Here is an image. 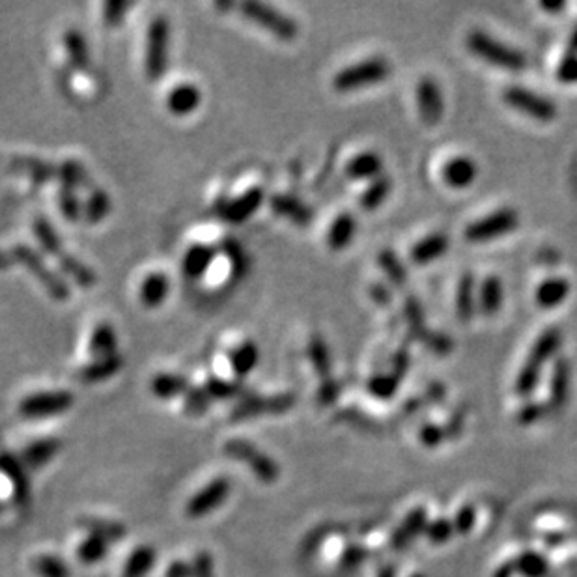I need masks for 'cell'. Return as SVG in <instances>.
I'll list each match as a JSON object with an SVG mask.
<instances>
[{
  "label": "cell",
  "instance_id": "cell-36",
  "mask_svg": "<svg viewBox=\"0 0 577 577\" xmlns=\"http://www.w3.org/2000/svg\"><path fill=\"white\" fill-rule=\"evenodd\" d=\"M309 358H311V363H312V366H314V370L318 372V374L324 380H329V374H331L329 348H327V344L324 341H321L319 336L311 338Z\"/></svg>",
  "mask_w": 577,
  "mask_h": 577
},
{
  "label": "cell",
  "instance_id": "cell-40",
  "mask_svg": "<svg viewBox=\"0 0 577 577\" xmlns=\"http://www.w3.org/2000/svg\"><path fill=\"white\" fill-rule=\"evenodd\" d=\"M405 318H407V321H410V327H412L413 335L422 341V336L428 333V329H427V326H424V312H422L420 303L415 297H410L405 301Z\"/></svg>",
  "mask_w": 577,
  "mask_h": 577
},
{
  "label": "cell",
  "instance_id": "cell-48",
  "mask_svg": "<svg viewBox=\"0 0 577 577\" xmlns=\"http://www.w3.org/2000/svg\"><path fill=\"white\" fill-rule=\"evenodd\" d=\"M129 8V4L126 3H107L105 4V23L114 27L118 23H122L124 19V12Z\"/></svg>",
  "mask_w": 577,
  "mask_h": 577
},
{
  "label": "cell",
  "instance_id": "cell-28",
  "mask_svg": "<svg viewBox=\"0 0 577 577\" xmlns=\"http://www.w3.org/2000/svg\"><path fill=\"white\" fill-rule=\"evenodd\" d=\"M156 563V550L151 546L135 548L124 566V577H144Z\"/></svg>",
  "mask_w": 577,
  "mask_h": 577
},
{
  "label": "cell",
  "instance_id": "cell-29",
  "mask_svg": "<svg viewBox=\"0 0 577 577\" xmlns=\"http://www.w3.org/2000/svg\"><path fill=\"white\" fill-rule=\"evenodd\" d=\"M390 191H393V180L389 176H380L376 180H372L365 193L361 195V208L366 212H374L378 210L381 204L389 198Z\"/></svg>",
  "mask_w": 577,
  "mask_h": 577
},
{
  "label": "cell",
  "instance_id": "cell-10",
  "mask_svg": "<svg viewBox=\"0 0 577 577\" xmlns=\"http://www.w3.org/2000/svg\"><path fill=\"white\" fill-rule=\"evenodd\" d=\"M415 96H417V107L422 122L427 126H437L445 112L443 94H441L437 81L432 77L420 79V82L417 84Z\"/></svg>",
  "mask_w": 577,
  "mask_h": 577
},
{
  "label": "cell",
  "instance_id": "cell-7",
  "mask_svg": "<svg viewBox=\"0 0 577 577\" xmlns=\"http://www.w3.org/2000/svg\"><path fill=\"white\" fill-rule=\"evenodd\" d=\"M168 58V21L158 17L148 28L146 40V77L158 81L166 70Z\"/></svg>",
  "mask_w": 577,
  "mask_h": 577
},
{
  "label": "cell",
  "instance_id": "cell-35",
  "mask_svg": "<svg viewBox=\"0 0 577 577\" xmlns=\"http://www.w3.org/2000/svg\"><path fill=\"white\" fill-rule=\"evenodd\" d=\"M57 450H58L57 441H50V439L38 441V443H34L25 449L21 460L28 467H40V465H45L50 458L57 454Z\"/></svg>",
  "mask_w": 577,
  "mask_h": 577
},
{
  "label": "cell",
  "instance_id": "cell-18",
  "mask_svg": "<svg viewBox=\"0 0 577 577\" xmlns=\"http://www.w3.org/2000/svg\"><path fill=\"white\" fill-rule=\"evenodd\" d=\"M200 90L195 84H180L166 97V107L174 116H188L195 112L200 105Z\"/></svg>",
  "mask_w": 577,
  "mask_h": 577
},
{
  "label": "cell",
  "instance_id": "cell-4",
  "mask_svg": "<svg viewBox=\"0 0 577 577\" xmlns=\"http://www.w3.org/2000/svg\"><path fill=\"white\" fill-rule=\"evenodd\" d=\"M519 227V215L514 208H503L465 227L464 235L469 243H488L496 237L514 232Z\"/></svg>",
  "mask_w": 577,
  "mask_h": 577
},
{
  "label": "cell",
  "instance_id": "cell-23",
  "mask_svg": "<svg viewBox=\"0 0 577 577\" xmlns=\"http://www.w3.org/2000/svg\"><path fill=\"white\" fill-rule=\"evenodd\" d=\"M262 200H264L262 189L254 188V189L247 191L243 196L230 202L225 208V217L228 220H234V223H240V220H245L247 217H250L254 212L258 210Z\"/></svg>",
  "mask_w": 577,
  "mask_h": 577
},
{
  "label": "cell",
  "instance_id": "cell-21",
  "mask_svg": "<svg viewBox=\"0 0 577 577\" xmlns=\"http://www.w3.org/2000/svg\"><path fill=\"white\" fill-rule=\"evenodd\" d=\"M479 307L486 316H496L503 307V282L499 277L489 275L482 281L479 292Z\"/></svg>",
  "mask_w": 577,
  "mask_h": 577
},
{
  "label": "cell",
  "instance_id": "cell-15",
  "mask_svg": "<svg viewBox=\"0 0 577 577\" xmlns=\"http://www.w3.org/2000/svg\"><path fill=\"white\" fill-rule=\"evenodd\" d=\"M570 281L565 277H550L542 281L535 292V299L540 309H557L570 296Z\"/></svg>",
  "mask_w": 577,
  "mask_h": 577
},
{
  "label": "cell",
  "instance_id": "cell-46",
  "mask_svg": "<svg viewBox=\"0 0 577 577\" xmlns=\"http://www.w3.org/2000/svg\"><path fill=\"white\" fill-rule=\"evenodd\" d=\"M109 210V200L105 196V193H96L88 204V217L92 220H99L101 217H104Z\"/></svg>",
  "mask_w": 577,
  "mask_h": 577
},
{
  "label": "cell",
  "instance_id": "cell-42",
  "mask_svg": "<svg viewBox=\"0 0 577 577\" xmlns=\"http://www.w3.org/2000/svg\"><path fill=\"white\" fill-rule=\"evenodd\" d=\"M398 376L393 374H381V376H374L368 383V389L372 395H376L380 398H389L395 395V390L398 387Z\"/></svg>",
  "mask_w": 577,
  "mask_h": 577
},
{
  "label": "cell",
  "instance_id": "cell-13",
  "mask_svg": "<svg viewBox=\"0 0 577 577\" xmlns=\"http://www.w3.org/2000/svg\"><path fill=\"white\" fill-rule=\"evenodd\" d=\"M292 404H294L292 395H279V396H269V398L252 396L235 407L234 417L245 419V417L260 415V413H282L286 410H290Z\"/></svg>",
  "mask_w": 577,
  "mask_h": 577
},
{
  "label": "cell",
  "instance_id": "cell-6",
  "mask_svg": "<svg viewBox=\"0 0 577 577\" xmlns=\"http://www.w3.org/2000/svg\"><path fill=\"white\" fill-rule=\"evenodd\" d=\"M232 484L227 477H219L200 488L196 494L185 503V516L189 519H200L215 512L219 506H223L230 497Z\"/></svg>",
  "mask_w": 577,
  "mask_h": 577
},
{
  "label": "cell",
  "instance_id": "cell-26",
  "mask_svg": "<svg viewBox=\"0 0 577 577\" xmlns=\"http://www.w3.org/2000/svg\"><path fill=\"white\" fill-rule=\"evenodd\" d=\"M109 542L94 533H87L77 544V558L82 565H96L107 555Z\"/></svg>",
  "mask_w": 577,
  "mask_h": 577
},
{
  "label": "cell",
  "instance_id": "cell-1",
  "mask_svg": "<svg viewBox=\"0 0 577 577\" xmlns=\"http://www.w3.org/2000/svg\"><path fill=\"white\" fill-rule=\"evenodd\" d=\"M467 49L474 57L508 72H521L527 67V58L518 49L504 45L482 30H473L467 36Z\"/></svg>",
  "mask_w": 577,
  "mask_h": 577
},
{
  "label": "cell",
  "instance_id": "cell-20",
  "mask_svg": "<svg viewBox=\"0 0 577 577\" xmlns=\"http://www.w3.org/2000/svg\"><path fill=\"white\" fill-rule=\"evenodd\" d=\"M168 290H171V281L165 273H151L144 279L141 286V301L144 307L156 309L166 299Z\"/></svg>",
  "mask_w": 577,
  "mask_h": 577
},
{
  "label": "cell",
  "instance_id": "cell-14",
  "mask_svg": "<svg viewBox=\"0 0 577 577\" xmlns=\"http://www.w3.org/2000/svg\"><path fill=\"white\" fill-rule=\"evenodd\" d=\"M450 242L449 235L445 234H430L427 237H422L420 242H417L412 250H410V260L417 265H427L435 260H439L443 254L449 250Z\"/></svg>",
  "mask_w": 577,
  "mask_h": 577
},
{
  "label": "cell",
  "instance_id": "cell-51",
  "mask_svg": "<svg viewBox=\"0 0 577 577\" xmlns=\"http://www.w3.org/2000/svg\"><path fill=\"white\" fill-rule=\"evenodd\" d=\"M370 294H372V297H374V299H376V301H380V303H389V299H390V294H389V290H387L385 286H381V284L372 286Z\"/></svg>",
  "mask_w": 577,
  "mask_h": 577
},
{
  "label": "cell",
  "instance_id": "cell-19",
  "mask_svg": "<svg viewBox=\"0 0 577 577\" xmlns=\"http://www.w3.org/2000/svg\"><path fill=\"white\" fill-rule=\"evenodd\" d=\"M358 232V220L351 213H341L335 220L327 232V245L333 250H342L346 249L355 237Z\"/></svg>",
  "mask_w": 577,
  "mask_h": 577
},
{
  "label": "cell",
  "instance_id": "cell-2",
  "mask_svg": "<svg viewBox=\"0 0 577 577\" xmlns=\"http://www.w3.org/2000/svg\"><path fill=\"white\" fill-rule=\"evenodd\" d=\"M390 73V65L385 58H368L365 62L348 65L346 70L338 72L333 79V87L336 92H353L370 84H378L385 81Z\"/></svg>",
  "mask_w": 577,
  "mask_h": 577
},
{
  "label": "cell",
  "instance_id": "cell-27",
  "mask_svg": "<svg viewBox=\"0 0 577 577\" xmlns=\"http://www.w3.org/2000/svg\"><path fill=\"white\" fill-rule=\"evenodd\" d=\"M271 206H273V210L288 219H292L296 220V223L299 225H307L311 223V219H312V212L304 206V204L294 196H286V195H279L275 196L273 200H271Z\"/></svg>",
  "mask_w": 577,
  "mask_h": 577
},
{
  "label": "cell",
  "instance_id": "cell-31",
  "mask_svg": "<svg viewBox=\"0 0 577 577\" xmlns=\"http://www.w3.org/2000/svg\"><path fill=\"white\" fill-rule=\"evenodd\" d=\"M570 387V363L566 359H557L550 381V396L555 405H563L568 398Z\"/></svg>",
  "mask_w": 577,
  "mask_h": 577
},
{
  "label": "cell",
  "instance_id": "cell-49",
  "mask_svg": "<svg viewBox=\"0 0 577 577\" xmlns=\"http://www.w3.org/2000/svg\"><path fill=\"white\" fill-rule=\"evenodd\" d=\"M165 577H191V565L183 561H173L168 565Z\"/></svg>",
  "mask_w": 577,
  "mask_h": 577
},
{
  "label": "cell",
  "instance_id": "cell-54",
  "mask_svg": "<svg viewBox=\"0 0 577 577\" xmlns=\"http://www.w3.org/2000/svg\"><path fill=\"white\" fill-rule=\"evenodd\" d=\"M570 50L572 53H577V27L573 28L572 36H570Z\"/></svg>",
  "mask_w": 577,
  "mask_h": 577
},
{
  "label": "cell",
  "instance_id": "cell-25",
  "mask_svg": "<svg viewBox=\"0 0 577 577\" xmlns=\"http://www.w3.org/2000/svg\"><path fill=\"white\" fill-rule=\"evenodd\" d=\"M122 366V358L120 355H111V358H104V359H96L94 363L87 365L84 366L81 372H79V378L84 380V381H90V383H96V381H101V380H107L111 378L112 374H116L118 370H120Z\"/></svg>",
  "mask_w": 577,
  "mask_h": 577
},
{
  "label": "cell",
  "instance_id": "cell-45",
  "mask_svg": "<svg viewBox=\"0 0 577 577\" xmlns=\"http://www.w3.org/2000/svg\"><path fill=\"white\" fill-rule=\"evenodd\" d=\"M191 577H213V561L210 553H198L191 563Z\"/></svg>",
  "mask_w": 577,
  "mask_h": 577
},
{
  "label": "cell",
  "instance_id": "cell-24",
  "mask_svg": "<svg viewBox=\"0 0 577 577\" xmlns=\"http://www.w3.org/2000/svg\"><path fill=\"white\" fill-rule=\"evenodd\" d=\"M213 249L206 245H195L188 250L183 258V273L189 279H196L206 273L208 267L213 262Z\"/></svg>",
  "mask_w": 577,
  "mask_h": 577
},
{
  "label": "cell",
  "instance_id": "cell-12",
  "mask_svg": "<svg viewBox=\"0 0 577 577\" xmlns=\"http://www.w3.org/2000/svg\"><path fill=\"white\" fill-rule=\"evenodd\" d=\"M561 344H563V331L555 326L548 327L536 338V342L533 344L525 365H529L542 372V366L555 358V353L558 351V348H561Z\"/></svg>",
  "mask_w": 577,
  "mask_h": 577
},
{
  "label": "cell",
  "instance_id": "cell-47",
  "mask_svg": "<svg viewBox=\"0 0 577 577\" xmlns=\"http://www.w3.org/2000/svg\"><path fill=\"white\" fill-rule=\"evenodd\" d=\"M422 342L427 344L430 350L439 351V353H445L450 350V338L445 335H439V333H427L422 336Z\"/></svg>",
  "mask_w": 577,
  "mask_h": 577
},
{
  "label": "cell",
  "instance_id": "cell-43",
  "mask_svg": "<svg viewBox=\"0 0 577 577\" xmlns=\"http://www.w3.org/2000/svg\"><path fill=\"white\" fill-rule=\"evenodd\" d=\"M557 79L565 84L577 82V53H570L563 57V60L557 65Z\"/></svg>",
  "mask_w": 577,
  "mask_h": 577
},
{
  "label": "cell",
  "instance_id": "cell-17",
  "mask_svg": "<svg viewBox=\"0 0 577 577\" xmlns=\"http://www.w3.org/2000/svg\"><path fill=\"white\" fill-rule=\"evenodd\" d=\"M383 171V159L376 151H365L355 156L346 165V176L351 180H376Z\"/></svg>",
  "mask_w": 577,
  "mask_h": 577
},
{
  "label": "cell",
  "instance_id": "cell-8",
  "mask_svg": "<svg viewBox=\"0 0 577 577\" xmlns=\"http://www.w3.org/2000/svg\"><path fill=\"white\" fill-rule=\"evenodd\" d=\"M242 12L247 19L264 27L281 40H294L299 32L297 25L290 19V17H286L284 13L273 10L271 6L260 3H247L242 4Z\"/></svg>",
  "mask_w": 577,
  "mask_h": 577
},
{
  "label": "cell",
  "instance_id": "cell-11",
  "mask_svg": "<svg viewBox=\"0 0 577 577\" xmlns=\"http://www.w3.org/2000/svg\"><path fill=\"white\" fill-rule=\"evenodd\" d=\"M479 176V166L467 156H456L441 168V178L452 189H467Z\"/></svg>",
  "mask_w": 577,
  "mask_h": 577
},
{
  "label": "cell",
  "instance_id": "cell-5",
  "mask_svg": "<svg viewBox=\"0 0 577 577\" xmlns=\"http://www.w3.org/2000/svg\"><path fill=\"white\" fill-rule=\"evenodd\" d=\"M225 452L234 458V460L243 462L254 477H257L264 484H273L279 479V467L275 462L271 460L269 456L262 454L257 447L249 445L247 441L242 439H232L225 445Z\"/></svg>",
  "mask_w": 577,
  "mask_h": 577
},
{
  "label": "cell",
  "instance_id": "cell-52",
  "mask_svg": "<svg viewBox=\"0 0 577 577\" xmlns=\"http://www.w3.org/2000/svg\"><path fill=\"white\" fill-rule=\"evenodd\" d=\"M542 413V407L540 405H527V407H523V412L519 413V417L523 420H535L538 415Z\"/></svg>",
  "mask_w": 577,
  "mask_h": 577
},
{
  "label": "cell",
  "instance_id": "cell-30",
  "mask_svg": "<svg viewBox=\"0 0 577 577\" xmlns=\"http://www.w3.org/2000/svg\"><path fill=\"white\" fill-rule=\"evenodd\" d=\"M88 351L94 359L111 358L116 353V335L109 324H101L90 336Z\"/></svg>",
  "mask_w": 577,
  "mask_h": 577
},
{
  "label": "cell",
  "instance_id": "cell-22",
  "mask_svg": "<svg viewBox=\"0 0 577 577\" xmlns=\"http://www.w3.org/2000/svg\"><path fill=\"white\" fill-rule=\"evenodd\" d=\"M474 309H477V299H474V277L471 273H464L456 290L458 319L469 321L474 316Z\"/></svg>",
  "mask_w": 577,
  "mask_h": 577
},
{
  "label": "cell",
  "instance_id": "cell-44",
  "mask_svg": "<svg viewBox=\"0 0 577 577\" xmlns=\"http://www.w3.org/2000/svg\"><path fill=\"white\" fill-rule=\"evenodd\" d=\"M204 390L210 395V398H230L237 393V390H240V387L223 380V378H212L206 383V389Z\"/></svg>",
  "mask_w": 577,
  "mask_h": 577
},
{
  "label": "cell",
  "instance_id": "cell-16",
  "mask_svg": "<svg viewBox=\"0 0 577 577\" xmlns=\"http://www.w3.org/2000/svg\"><path fill=\"white\" fill-rule=\"evenodd\" d=\"M15 257L19 258V260H23V262H25V264L34 271V275H36L40 281H43V284L47 286V290H49L50 294H53L55 297L64 299V297L67 296L65 286H64L58 279H55L53 275L49 273L47 267H45L43 262L38 258V254H36V252L30 250V249H27V247H15Z\"/></svg>",
  "mask_w": 577,
  "mask_h": 577
},
{
  "label": "cell",
  "instance_id": "cell-32",
  "mask_svg": "<svg viewBox=\"0 0 577 577\" xmlns=\"http://www.w3.org/2000/svg\"><path fill=\"white\" fill-rule=\"evenodd\" d=\"M258 348L254 346V342H245L242 346H237L232 355H230V363L235 372V376H247L249 372L258 365Z\"/></svg>",
  "mask_w": 577,
  "mask_h": 577
},
{
  "label": "cell",
  "instance_id": "cell-34",
  "mask_svg": "<svg viewBox=\"0 0 577 577\" xmlns=\"http://www.w3.org/2000/svg\"><path fill=\"white\" fill-rule=\"evenodd\" d=\"M189 389L188 380L183 376H173V374H161L154 381H151V390L158 398H174L178 395H185Z\"/></svg>",
  "mask_w": 577,
  "mask_h": 577
},
{
  "label": "cell",
  "instance_id": "cell-53",
  "mask_svg": "<svg viewBox=\"0 0 577 577\" xmlns=\"http://www.w3.org/2000/svg\"><path fill=\"white\" fill-rule=\"evenodd\" d=\"M540 8L550 12V13H557V12L566 8V3H540Z\"/></svg>",
  "mask_w": 577,
  "mask_h": 577
},
{
  "label": "cell",
  "instance_id": "cell-9",
  "mask_svg": "<svg viewBox=\"0 0 577 577\" xmlns=\"http://www.w3.org/2000/svg\"><path fill=\"white\" fill-rule=\"evenodd\" d=\"M73 396L65 390H49V393H36L21 400L19 413L27 419H40L49 415H58L70 410Z\"/></svg>",
  "mask_w": 577,
  "mask_h": 577
},
{
  "label": "cell",
  "instance_id": "cell-55",
  "mask_svg": "<svg viewBox=\"0 0 577 577\" xmlns=\"http://www.w3.org/2000/svg\"><path fill=\"white\" fill-rule=\"evenodd\" d=\"M0 458H3V454H0Z\"/></svg>",
  "mask_w": 577,
  "mask_h": 577
},
{
  "label": "cell",
  "instance_id": "cell-41",
  "mask_svg": "<svg viewBox=\"0 0 577 577\" xmlns=\"http://www.w3.org/2000/svg\"><path fill=\"white\" fill-rule=\"evenodd\" d=\"M185 402V412L189 415H200L208 410L210 405V395L204 389H188V393L183 395Z\"/></svg>",
  "mask_w": 577,
  "mask_h": 577
},
{
  "label": "cell",
  "instance_id": "cell-3",
  "mask_svg": "<svg viewBox=\"0 0 577 577\" xmlns=\"http://www.w3.org/2000/svg\"><path fill=\"white\" fill-rule=\"evenodd\" d=\"M503 101L511 109L533 118L536 122H553L557 116L555 101L540 96L529 88L519 87V84H511V87H506L503 90Z\"/></svg>",
  "mask_w": 577,
  "mask_h": 577
},
{
  "label": "cell",
  "instance_id": "cell-37",
  "mask_svg": "<svg viewBox=\"0 0 577 577\" xmlns=\"http://www.w3.org/2000/svg\"><path fill=\"white\" fill-rule=\"evenodd\" d=\"M34 572L40 577H70V568L55 555H40L34 558Z\"/></svg>",
  "mask_w": 577,
  "mask_h": 577
},
{
  "label": "cell",
  "instance_id": "cell-39",
  "mask_svg": "<svg viewBox=\"0 0 577 577\" xmlns=\"http://www.w3.org/2000/svg\"><path fill=\"white\" fill-rule=\"evenodd\" d=\"M64 43H65L67 55H70V58H72V62L75 65H87L88 49H87V43H84V40H82V36L79 32H75V30L67 32L65 38H64Z\"/></svg>",
  "mask_w": 577,
  "mask_h": 577
},
{
  "label": "cell",
  "instance_id": "cell-33",
  "mask_svg": "<svg viewBox=\"0 0 577 577\" xmlns=\"http://www.w3.org/2000/svg\"><path fill=\"white\" fill-rule=\"evenodd\" d=\"M383 273L387 275V279L393 282L395 286L402 288L407 282V269L402 264V260L396 257V252L393 249H383L380 252V258H378Z\"/></svg>",
  "mask_w": 577,
  "mask_h": 577
},
{
  "label": "cell",
  "instance_id": "cell-38",
  "mask_svg": "<svg viewBox=\"0 0 577 577\" xmlns=\"http://www.w3.org/2000/svg\"><path fill=\"white\" fill-rule=\"evenodd\" d=\"M82 527L87 529V533H94L101 538H105L109 544L114 540H120L126 533L120 523H111V521H99V519H88L82 523Z\"/></svg>",
  "mask_w": 577,
  "mask_h": 577
},
{
  "label": "cell",
  "instance_id": "cell-50",
  "mask_svg": "<svg viewBox=\"0 0 577 577\" xmlns=\"http://www.w3.org/2000/svg\"><path fill=\"white\" fill-rule=\"evenodd\" d=\"M335 396H336V383L331 381V380H326L324 385H321V389H319V400L324 404H327Z\"/></svg>",
  "mask_w": 577,
  "mask_h": 577
}]
</instances>
